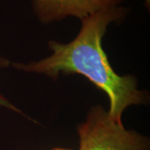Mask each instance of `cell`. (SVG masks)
Returning <instances> with one entry per match:
<instances>
[{"instance_id":"obj_4","label":"cell","mask_w":150,"mask_h":150,"mask_svg":"<svg viewBox=\"0 0 150 150\" xmlns=\"http://www.w3.org/2000/svg\"><path fill=\"white\" fill-rule=\"evenodd\" d=\"M8 64H9L8 60L4 59V58H2V57L0 56V68L7 67ZM0 106L7 108H9V109H12V110H13V111H15V112H21V111H20L18 108H17L14 105H13L8 99H6L5 98L4 96H2L1 94H0Z\"/></svg>"},{"instance_id":"obj_2","label":"cell","mask_w":150,"mask_h":150,"mask_svg":"<svg viewBox=\"0 0 150 150\" xmlns=\"http://www.w3.org/2000/svg\"><path fill=\"white\" fill-rule=\"evenodd\" d=\"M79 150H150L144 135L128 130L103 107H93L78 129Z\"/></svg>"},{"instance_id":"obj_6","label":"cell","mask_w":150,"mask_h":150,"mask_svg":"<svg viewBox=\"0 0 150 150\" xmlns=\"http://www.w3.org/2000/svg\"><path fill=\"white\" fill-rule=\"evenodd\" d=\"M53 150H70V149H54Z\"/></svg>"},{"instance_id":"obj_5","label":"cell","mask_w":150,"mask_h":150,"mask_svg":"<svg viewBox=\"0 0 150 150\" xmlns=\"http://www.w3.org/2000/svg\"><path fill=\"white\" fill-rule=\"evenodd\" d=\"M145 2H146V5L148 6V8H149L150 0H145Z\"/></svg>"},{"instance_id":"obj_1","label":"cell","mask_w":150,"mask_h":150,"mask_svg":"<svg viewBox=\"0 0 150 150\" xmlns=\"http://www.w3.org/2000/svg\"><path fill=\"white\" fill-rule=\"evenodd\" d=\"M126 13V8L119 6L98 11L82 19L80 31L70 43L50 41V56L27 64H14V66L18 69L52 78L60 74L85 76L108 97L109 116L122 122L126 108L142 103L144 94L137 88L133 76H120L113 71L103 51L102 40L108 25L123 18Z\"/></svg>"},{"instance_id":"obj_3","label":"cell","mask_w":150,"mask_h":150,"mask_svg":"<svg viewBox=\"0 0 150 150\" xmlns=\"http://www.w3.org/2000/svg\"><path fill=\"white\" fill-rule=\"evenodd\" d=\"M123 0H33V7L43 23L76 17L81 20L103 8L119 6Z\"/></svg>"}]
</instances>
